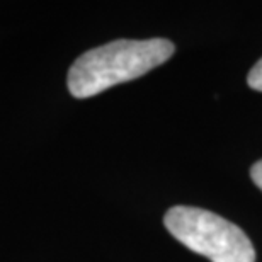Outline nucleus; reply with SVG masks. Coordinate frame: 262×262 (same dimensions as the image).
I'll return each mask as SVG.
<instances>
[{
	"mask_svg": "<svg viewBox=\"0 0 262 262\" xmlns=\"http://www.w3.org/2000/svg\"><path fill=\"white\" fill-rule=\"evenodd\" d=\"M174 50V43L164 38L118 39L97 46L78 56L68 70V91L77 99L97 96L165 63Z\"/></svg>",
	"mask_w": 262,
	"mask_h": 262,
	"instance_id": "obj_1",
	"label": "nucleus"
},
{
	"mask_svg": "<svg viewBox=\"0 0 262 262\" xmlns=\"http://www.w3.org/2000/svg\"><path fill=\"white\" fill-rule=\"evenodd\" d=\"M164 223L172 237L211 262H255L254 245L244 230L213 211L174 206Z\"/></svg>",
	"mask_w": 262,
	"mask_h": 262,
	"instance_id": "obj_2",
	"label": "nucleus"
},
{
	"mask_svg": "<svg viewBox=\"0 0 262 262\" xmlns=\"http://www.w3.org/2000/svg\"><path fill=\"white\" fill-rule=\"evenodd\" d=\"M247 83L254 89V91L262 92V58L252 67V70L249 72Z\"/></svg>",
	"mask_w": 262,
	"mask_h": 262,
	"instance_id": "obj_3",
	"label": "nucleus"
},
{
	"mask_svg": "<svg viewBox=\"0 0 262 262\" xmlns=\"http://www.w3.org/2000/svg\"><path fill=\"white\" fill-rule=\"evenodd\" d=\"M250 177H252V181L255 182V186L262 191V160L255 162L252 165V169H250Z\"/></svg>",
	"mask_w": 262,
	"mask_h": 262,
	"instance_id": "obj_4",
	"label": "nucleus"
}]
</instances>
